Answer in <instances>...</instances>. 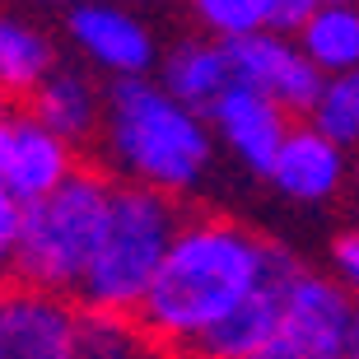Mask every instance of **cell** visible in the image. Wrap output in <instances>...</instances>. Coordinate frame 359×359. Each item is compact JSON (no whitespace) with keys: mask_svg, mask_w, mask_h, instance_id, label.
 Returning <instances> with one entry per match:
<instances>
[{"mask_svg":"<svg viewBox=\"0 0 359 359\" xmlns=\"http://www.w3.org/2000/svg\"><path fill=\"white\" fill-rule=\"evenodd\" d=\"M33 5H56V10H75V5H84V0H33Z\"/></svg>","mask_w":359,"mask_h":359,"instance_id":"obj_25","label":"cell"},{"mask_svg":"<svg viewBox=\"0 0 359 359\" xmlns=\"http://www.w3.org/2000/svg\"><path fill=\"white\" fill-rule=\"evenodd\" d=\"M332 266H336V285L350 294V299H359V229L355 233H341L332 248Z\"/></svg>","mask_w":359,"mask_h":359,"instance_id":"obj_20","label":"cell"},{"mask_svg":"<svg viewBox=\"0 0 359 359\" xmlns=\"http://www.w3.org/2000/svg\"><path fill=\"white\" fill-rule=\"evenodd\" d=\"M355 327L359 304L350 299L332 276L299 271L285 290V318H280V341L304 359H341L355 355Z\"/></svg>","mask_w":359,"mask_h":359,"instance_id":"obj_5","label":"cell"},{"mask_svg":"<svg viewBox=\"0 0 359 359\" xmlns=\"http://www.w3.org/2000/svg\"><path fill=\"white\" fill-rule=\"evenodd\" d=\"M28 117L47 126L52 135H61L66 145L93 135L103 126V93L93 89V80H84L80 70H56L52 80L33 93V112Z\"/></svg>","mask_w":359,"mask_h":359,"instance_id":"obj_14","label":"cell"},{"mask_svg":"<svg viewBox=\"0 0 359 359\" xmlns=\"http://www.w3.org/2000/svg\"><path fill=\"white\" fill-rule=\"evenodd\" d=\"M229 61H233V84L271 98L285 112L313 117V107H318L322 89H327V75L299 52V42L280 38L271 28L243 42H229Z\"/></svg>","mask_w":359,"mask_h":359,"instance_id":"obj_7","label":"cell"},{"mask_svg":"<svg viewBox=\"0 0 359 359\" xmlns=\"http://www.w3.org/2000/svg\"><path fill=\"white\" fill-rule=\"evenodd\" d=\"M313 126L341 149L359 145V70L341 75V80H327L318 107H313Z\"/></svg>","mask_w":359,"mask_h":359,"instance_id":"obj_18","label":"cell"},{"mask_svg":"<svg viewBox=\"0 0 359 359\" xmlns=\"http://www.w3.org/2000/svg\"><path fill=\"white\" fill-rule=\"evenodd\" d=\"M271 252L276 243L233 219H219V215L182 219L135 318L159 346L187 355L215 322H224L266 285Z\"/></svg>","mask_w":359,"mask_h":359,"instance_id":"obj_1","label":"cell"},{"mask_svg":"<svg viewBox=\"0 0 359 359\" xmlns=\"http://www.w3.org/2000/svg\"><path fill=\"white\" fill-rule=\"evenodd\" d=\"M140 5H159V0H140Z\"/></svg>","mask_w":359,"mask_h":359,"instance_id":"obj_27","label":"cell"},{"mask_svg":"<svg viewBox=\"0 0 359 359\" xmlns=\"http://www.w3.org/2000/svg\"><path fill=\"white\" fill-rule=\"evenodd\" d=\"M56 75V47L42 28L0 14V93H33Z\"/></svg>","mask_w":359,"mask_h":359,"instance_id":"obj_15","label":"cell"},{"mask_svg":"<svg viewBox=\"0 0 359 359\" xmlns=\"http://www.w3.org/2000/svg\"><path fill=\"white\" fill-rule=\"evenodd\" d=\"M299 52L327 75H355L359 70V5H322L299 33Z\"/></svg>","mask_w":359,"mask_h":359,"instance_id":"obj_16","label":"cell"},{"mask_svg":"<svg viewBox=\"0 0 359 359\" xmlns=\"http://www.w3.org/2000/svg\"><path fill=\"white\" fill-rule=\"evenodd\" d=\"M70 173H75V159H70L66 140L38 126L33 117H14L5 168H0V187L14 196V205L28 210V205L47 201L56 187L70 182Z\"/></svg>","mask_w":359,"mask_h":359,"instance_id":"obj_11","label":"cell"},{"mask_svg":"<svg viewBox=\"0 0 359 359\" xmlns=\"http://www.w3.org/2000/svg\"><path fill=\"white\" fill-rule=\"evenodd\" d=\"M103 140L107 159L135 187L163 191L173 201L196 191L215 163V131L205 112H191L187 103H177L149 75L107 84Z\"/></svg>","mask_w":359,"mask_h":359,"instance_id":"obj_2","label":"cell"},{"mask_svg":"<svg viewBox=\"0 0 359 359\" xmlns=\"http://www.w3.org/2000/svg\"><path fill=\"white\" fill-rule=\"evenodd\" d=\"M205 121H210L215 140H224L229 154L257 177H271L280 149H285V140H290V131H294L285 107H276L271 98L243 89V84H233V89L205 112Z\"/></svg>","mask_w":359,"mask_h":359,"instance_id":"obj_10","label":"cell"},{"mask_svg":"<svg viewBox=\"0 0 359 359\" xmlns=\"http://www.w3.org/2000/svg\"><path fill=\"white\" fill-rule=\"evenodd\" d=\"M112 196H117V182H107L93 168H75L66 187H56L38 205H28L19 219V248H14L19 285L61 294V299L80 294L93 252L103 243Z\"/></svg>","mask_w":359,"mask_h":359,"instance_id":"obj_3","label":"cell"},{"mask_svg":"<svg viewBox=\"0 0 359 359\" xmlns=\"http://www.w3.org/2000/svg\"><path fill=\"white\" fill-rule=\"evenodd\" d=\"M271 182H276L280 196L304 201V205H318V201H332L346 182V149L327 140V135L308 121V126H294L285 149H280L276 168H271Z\"/></svg>","mask_w":359,"mask_h":359,"instance_id":"obj_12","label":"cell"},{"mask_svg":"<svg viewBox=\"0 0 359 359\" xmlns=\"http://www.w3.org/2000/svg\"><path fill=\"white\" fill-rule=\"evenodd\" d=\"M10 126L14 117H0V168H5V149H10Z\"/></svg>","mask_w":359,"mask_h":359,"instance_id":"obj_24","label":"cell"},{"mask_svg":"<svg viewBox=\"0 0 359 359\" xmlns=\"http://www.w3.org/2000/svg\"><path fill=\"white\" fill-rule=\"evenodd\" d=\"M313 14H318L313 0H271V33H280V38H299Z\"/></svg>","mask_w":359,"mask_h":359,"instance_id":"obj_21","label":"cell"},{"mask_svg":"<svg viewBox=\"0 0 359 359\" xmlns=\"http://www.w3.org/2000/svg\"><path fill=\"white\" fill-rule=\"evenodd\" d=\"M191 14L215 42H243L271 28V0H191Z\"/></svg>","mask_w":359,"mask_h":359,"instance_id":"obj_17","label":"cell"},{"mask_svg":"<svg viewBox=\"0 0 359 359\" xmlns=\"http://www.w3.org/2000/svg\"><path fill=\"white\" fill-rule=\"evenodd\" d=\"M313 5L322 10V5H355V0H313Z\"/></svg>","mask_w":359,"mask_h":359,"instance_id":"obj_26","label":"cell"},{"mask_svg":"<svg viewBox=\"0 0 359 359\" xmlns=\"http://www.w3.org/2000/svg\"><path fill=\"white\" fill-rule=\"evenodd\" d=\"M341 359H359V355H341Z\"/></svg>","mask_w":359,"mask_h":359,"instance_id":"obj_28","label":"cell"},{"mask_svg":"<svg viewBox=\"0 0 359 359\" xmlns=\"http://www.w3.org/2000/svg\"><path fill=\"white\" fill-rule=\"evenodd\" d=\"M177 229H182V215H177L173 196L121 182L117 196H112L103 243H98L93 266L80 285L84 313H107V318L140 313L149 285H154L163 257L177 238Z\"/></svg>","mask_w":359,"mask_h":359,"instance_id":"obj_4","label":"cell"},{"mask_svg":"<svg viewBox=\"0 0 359 359\" xmlns=\"http://www.w3.org/2000/svg\"><path fill=\"white\" fill-rule=\"evenodd\" d=\"M19 219H24V210L14 205V196L0 187V276L5 271H14V248H19Z\"/></svg>","mask_w":359,"mask_h":359,"instance_id":"obj_22","label":"cell"},{"mask_svg":"<svg viewBox=\"0 0 359 359\" xmlns=\"http://www.w3.org/2000/svg\"><path fill=\"white\" fill-rule=\"evenodd\" d=\"M80 359H154V350H149V341H140V332L126 318L84 313Z\"/></svg>","mask_w":359,"mask_h":359,"instance_id":"obj_19","label":"cell"},{"mask_svg":"<svg viewBox=\"0 0 359 359\" xmlns=\"http://www.w3.org/2000/svg\"><path fill=\"white\" fill-rule=\"evenodd\" d=\"M159 84L191 112H210L229 89H233V61L229 42L215 38H182L173 52L159 61Z\"/></svg>","mask_w":359,"mask_h":359,"instance_id":"obj_13","label":"cell"},{"mask_svg":"<svg viewBox=\"0 0 359 359\" xmlns=\"http://www.w3.org/2000/svg\"><path fill=\"white\" fill-rule=\"evenodd\" d=\"M84 308L33 285L0 290V359H80Z\"/></svg>","mask_w":359,"mask_h":359,"instance_id":"obj_6","label":"cell"},{"mask_svg":"<svg viewBox=\"0 0 359 359\" xmlns=\"http://www.w3.org/2000/svg\"><path fill=\"white\" fill-rule=\"evenodd\" d=\"M299 271H304V262H299L290 248L276 243L266 285H262L248 304L233 308L224 322H215L210 332L187 350V359H252L257 350H266L280 332V318H285V290H290V280L299 276Z\"/></svg>","mask_w":359,"mask_h":359,"instance_id":"obj_9","label":"cell"},{"mask_svg":"<svg viewBox=\"0 0 359 359\" xmlns=\"http://www.w3.org/2000/svg\"><path fill=\"white\" fill-rule=\"evenodd\" d=\"M252 359H304V355H294V350H290V346H285V341H280V336H276V341H271L266 350H257Z\"/></svg>","mask_w":359,"mask_h":359,"instance_id":"obj_23","label":"cell"},{"mask_svg":"<svg viewBox=\"0 0 359 359\" xmlns=\"http://www.w3.org/2000/svg\"><path fill=\"white\" fill-rule=\"evenodd\" d=\"M66 38L112 80H135L159 66L154 28L117 0H84L66 14Z\"/></svg>","mask_w":359,"mask_h":359,"instance_id":"obj_8","label":"cell"}]
</instances>
